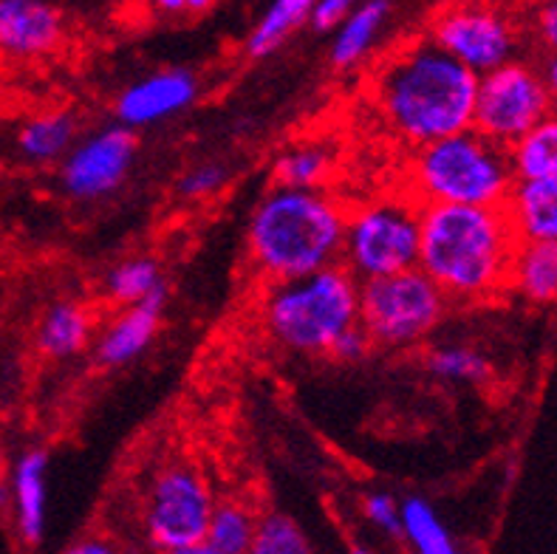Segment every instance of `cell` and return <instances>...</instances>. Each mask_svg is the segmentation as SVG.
Here are the masks:
<instances>
[{
	"label": "cell",
	"mask_w": 557,
	"mask_h": 554,
	"mask_svg": "<svg viewBox=\"0 0 557 554\" xmlns=\"http://www.w3.org/2000/svg\"><path fill=\"white\" fill-rule=\"evenodd\" d=\"M479 77L433 46L408 40L374 77V108L391 136L410 150L473 131Z\"/></svg>",
	"instance_id": "6da1fadb"
},
{
	"label": "cell",
	"mask_w": 557,
	"mask_h": 554,
	"mask_svg": "<svg viewBox=\"0 0 557 554\" xmlns=\"http://www.w3.org/2000/svg\"><path fill=\"white\" fill-rule=\"evenodd\" d=\"M516 249L504 207H422L419 269L450 303H490L509 292Z\"/></svg>",
	"instance_id": "7a4b0ae2"
},
{
	"label": "cell",
	"mask_w": 557,
	"mask_h": 554,
	"mask_svg": "<svg viewBox=\"0 0 557 554\" xmlns=\"http://www.w3.org/2000/svg\"><path fill=\"white\" fill-rule=\"evenodd\" d=\"M348 204L329 189L272 187L249 218V260L269 283L300 281L337 267Z\"/></svg>",
	"instance_id": "3957f363"
},
{
	"label": "cell",
	"mask_w": 557,
	"mask_h": 554,
	"mask_svg": "<svg viewBox=\"0 0 557 554\" xmlns=\"http://www.w3.org/2000/svg\"><path fill=\"white\" fill-rule=\"evenodd\" d=\"M403 178L419 207H504L516 187L509 153L479 131L410 150Z\"/></svg>",
	"instance_id": "277c9868"
},
{
	"label": "cell",
	"mask_w": 557,
	"mask_h": 554,
	"mask_svg": "<svg viewBox=\"0 0 557 554\" xmlns=\"http://www.w3.org/2000/svg\"><path fill=\"white\" fill-rule=\"evenodd\" d=\"M263 325L289 352L329 357L332 345L360 325V281L337 263L300 281L272 283L263 297Z\"/></svg>",
	"instance_id": "5b68a950"
},
{
	"label": "cell",
	"mask_w": 557,
	"mask_h": 554,
	"mask_svg": "<svg viewBox=\"0 0 557 554\" xmlns=\"http://www.w3.org/2000/svg\"><path fill=\"white\" fill-rule=\"evenodd\" d=\"M422 207L403 189L348 207L339 263L360 283L380 281L419 267Z\"/></svg>",
	"instance_id": "8992f818"
},
{
	"label": "cell",
	"mask_w": 557,
	"mask_h": 554,
	"mask_svg": "<svg viewBox=\"0 0 557 554\" xmlns=\"http://www.w3.org/2000/svg\"><path fill=\"white\" fill-rule=\"evenodd\" d=\"M450 300L422 269L360 283V325L371 345L410 348L445 320Z\"/></svg>",
	"instance_id": "52a82bcc"
},
{
	"label": "cell",
	"mask_w": 557,
	"mask_h": 554,
	"mask_svg": "<svg viewBox=\"0 0 557 554\" xmlns=\"http://www.w3.org/2000/svg\"><path fill=\"white\" fill-rule=\"evenodd\" d=\"M424 37L475 77L521 60L527 26L516 12L490 3H450L431 14Z\"/></svg>",
	"instance_id": "ba28073f"
},
{
	"label": "cell",
	"mask_w": 557,
	"mask_h": 554,
	"mask_svg": "<svg viewBox=\"0 0 557 554\" xmlns=\"http://www.w3.org/2000/svg\"><path fill=\"white\" fill-rule=\"evenodd\" d=\"M215 495L190 461H170L150 478L141 501V529L156 552L170 554L205 543Z\"/></svg>",
	"instance_id": "9c48e42d"
},
{
	"label": "cell",
	"mask_w": 557,
	"mask_h": 554,
	"mask_svg": "<svg viewBox=\"0 0 557 554\" xmlns=\"http://www.w3.org/2000/svg\"><path fill=\"white\" fill-rule=\"evenodd\" d=\"M552 111L555 102L546 88L544 71L527 60H512L479 77L473 131L509 150Z\"/></svg>",
	"instance_id": "30bf717a"
},
{
	"label": "cell",
	"mask_w": 557,
	"mask_h": 554,
	"mask_svg": "<svg viewBox=\"0 0 557 554\" xmlns=\"http://www.w3.org/2000/svg\"><path fill=\"white\" fill-rule=\"evenodd\" d=\"M136 159V136L122 125L77 139L71 153L60 162V184L74 201H99L113 196L127 182Z\"/></svg>",
	"instance_id": "8fae6325"
},
{
	"label": "cell",
	"mask_w": 557,
	"mask_h": 554,
	"mask_svg": "<svg viewBox=\"0 0 557 554\" xmlns=\"http://www.w3.org/2000/svg\"><path fill=\"white\" fill-rule=\"evenodd\" d=\"M201 83L190 69H159L148 77L136 79L113 102L116 122L127 131L150 127L187 111L198 99Z\"/></svg>",
	"instance_id": "7c38bea8"
},
{
	"label": "cell",
	"mask_w": 557,
	"mask_h": 554,
	"mask_svg": "<svg viewBox=\"0 0 557 554\" xmlns=\"http://www.w3.org/2000/svg\"><path fill=\"white\" fill-rule=\"evenodd\" d=\"M65 40V17L46 0H0V57L35 63Z\"/></svg>",
	"instance_id": "4fadbf2b"
},
{
	"label": "cell",
	"mask_w": 557,
	"mask_h": 554,
	"mask_svg": "<svg viewBox=\"0 0 557 554\" xmlns=\"http://www.w3.org/2000/svg\"><path fill=\"white\" fill-rule=\"evenodd\" d=\"M7 501L17 534L26 546H37L46 534L49 513V453L40 447L23 450L12 461L7 481Z\"/></svg>",
	"instance_id": "5bb4252c"
},
{
	"label": "cell",
	"mask_w": 557,
	"mask_h": 554,
	"mask_svg": "<svg viewBox=\"0 0 557 554\" xmlns=\"http://www.w3.org/2000/svg\"><path fill=\"white\" fill-rule=\"evenodd\" d=\"M164 300L168 292L150 297V300L122 309L111 323L102 329L97 340V362L106 368H120L134 362L136 357L148 352L153 343L159 323H162Z\"/></svg>",
	"instance_id": "9a60e30c"
},
{
	"label": "cell",
	"mask_w": 557,
	"mask_h": 554,
	"mask_svg": "<svg viewBox=\"0 0 557 554\" xmlns=\"http://www.w3.org/2000/svg\"><path fill=\"white\" fill-rule=\"evenodd\" d=\"M504 212L521 244H557V178L516 182Z\"/></svg>",
	"instance_id": "2e32d148"
},
{
	"label": "cell",
	"mask_w": 557,
	"mask_h": 554,
	"mask_svg": "<svg viewBox=\"0 0 557 554\" xmlns=\"http://www.w3.org/2000/svg\"><path fill=\"white\" fill-rule=\"evenodd\" d=\"M94 337V315L77 300H57L37 323V352L49 359H71L83 354Z\"/></svg>",
	"instance_id": "e0dca14e"
},
{
	"label": "cell",
	"mask_w": 557,
	"mask_h": 554,
	"mask_svg": "<svg viewBox=\"0 0 557 554\" xmlns=\"http://www.w3.org/2000/svg\"><path fill=\"white\" fill-rule=\"evenodd\" d=\"M77 145V120L69 111H42L17 131V150L32 164L63 162Z\"/></svg>",
	"instance_id": "ac0fdd59"
},
{
	"label": "cell",
	"mask_w": 557,
	"mask_h": 554,
	"mask_svg": "<svg viewBox=\"0 0 557 554\" xmlns=\"http://www.w3.org/2000/svg\"><path fill=\"white\" fill-rule=\"evenodd\" d=\"M509 292L535 306L557 300V244H521L509 267Z\"/></svg>",
	"instance_id": "d6986e66"
},
{
	"label": "cell",
	"mask_w": 557,
	"mask_h": 554,
	"mask_svg": "<svg viewBox=\"0 0 557 554\" xmlns=\"http://www.w3.org/2000/svg\"><path fill=\"white\" fill-rule=\"evenodd\" d=\"M388 14L391 7L385 0H374V3H362V7L351 9L346 23L334 32L332 63L343 71L360 65L368 57V51L374 49L376 37L382 35Z\"/></svg>",
	"instance_id": "ffe728a7"
},
{
	"label": "cell",
	"mask_w": 557,
	"mask_h": 554,
	"mask_svg": "<svg viewBox=\"0 0 557 554\" xmlns=\"http://www.w3.org/2000/svg\"><path fill=\"white\" fill-rule=\"evenodd\" d=\"M507 153L516 182L557 178V108L544 122H537L521 141H516Z\"/></svg>",
	"instance_id": "44dd1931"
},
{
	"label": "cell",
	"mask_w": 557,
	"mask_h": 554,
	"mask_svg": "<svg viewBox=\"0 0 557 554\" xmlns=\"http://www.w3.org/2000/svg\"><path fill=\"white\" fill-rule=\"evenodd\" d=\"M309 12L311 0H275V3H269L267 12L255 21L252 32H249L247 54L252 60L275 54L297 28L309 23Z\"/></svg>",
	"instance_id": "7402d4cb"
},
{
	"label": "cell",
	"mask_w": 557,
	"mask_h": 554,
	"mask_svg": "<svg viewBox=\"0 0 557 554\" xmlns=\"http://www.w3.org/2000/svg\"><path fill=\"white\" fill-rule=\"evenodd\" d=\"M258 524H261V515L255 513L247 501H219L212 509L205 543L219 554H249L255 534H258Z\"/></svg>",
	"instance_id": "603a6c76"
},
{
	"label": "cell",
	"mask_w": 557,
	"mask_h": 554,
	"mask_svg": "<svg viewBox=\"0 0 557 554\" xmlns=\"http://www.w3.org/2000/svg\"><path fill=\"white\" fill-rule=\"evenodd\" d=\"M332 150L314 145V141H304V145L283 150L272 173H275V187L325 189V182L332 178Z\"/></svg>",
	"instance_id": "cb8c5ba5"
},
{
	"label": "cell",
	"mask_w": 557,
	"mask_h": 554,
	"mask_svg": "<svg viewBox=\"0 0 557 554\" xmlns=\"http://www.w3.org/2000/svg\"><path fill=\"white\" fill-rule=\"evenodd\" d=\"M168 292L162 281V269L153 258H127L108 272L106 278V295L111 303L131 309L150 297Z\"/></svg>",
	"instance_id": "d4e9b609"
},
{
	"label": "cell",
	"mask_w": 557,
	"mask_h": 554,
	"mask_svg": "<svg viewBox=\"0 0 557 554\" xmlns=\"http://www.w3.org/2000/svg\"><path fill=\"white\" fill-rule=\"evenodd\" d=\"M403 538L417 554H461L445 520L431 506V501L410 495L403 501Z\"/></svg>",
	"instance_id": "484cf974"
},
{
	"label": "cell",
	"mask_w": 557,
	"mask_h": 554,
	"mask_svg": "<svg viewBox=\"0 0 557 554\" xmlns=\"http://www.w3.org/2000/svg\"><path fill=\"white\" fill-rule=\"evenodd\" d=\"M428 371L453 385H484L493 377V366L481 352L470 345H438L424 359Z\"/></svg>",
	"instance_id": "4316f807"
},
{
	"label": "cell",
	"mask_w": 557,
	"mask_h": 554,
	"mask_svg": "<svg viewBox=\"0 0 557 554\" xmlns=\"http://www.w3.org/2000/svg\"><path fill=\"white\" fill-rule=\"evenodd\" d=\"M249 554H314L306 532L297 527V520L283 513L261 515L258 534Z\"/></svg>",
	"instance_id": "83f0119b"
},
{
	"label": "cell",
	"mask_w": 557,
	"mask_h": 554,
	"mask_svg": "<svg viewBox=\"0 0 557 554\" xmlns=\"http://www.w3.org/2000/svg\"><path fill=\"white\" fill-rule=\"evenodd\" d=\"M226 184V168L219 162H201L193 164L190 170H184L182 178H178L176 189L182 198H190V201H198V198H210L215 196L221 187Z\"/></svg>",
	"instance_id": "f1b7e54d"
},
{
	"label": "cell",
	"mask_w": 557,
	"mask_h": 554,
	"mask_svg": "<svg viewBox=\"0 0 557 554\" xmlns=\"http://www.w3.org/2000/svg\"><path fill=\"white\" fill-rule=\"evenodd\" d=\"M362 515L385 534H403V504L388 492H368L362 498Z\"/></svg>",
	"instance_id": "f546056e"
},
{
	"label": "cell",
	"mask_w": 557,
	"mask_h": 554,
	"mask_svg": "<svg viewBox=\"0 0 557 554\" xmlns=\"http://www.w3.org/2000/svg\"><path fill=\"white\" fill-rule=\"evenodd\" d=\"M527 35L535 37V42L546 51V57H557V0L544 3L532 12L527 23Z\"/></svg>",
	"instance_id": "4dcf8cb0"
},
{
	"label": "cell",
	"mask_w": 557,
	"mask_h": 554,
	"mask_svg": "<svg viewBox=\"0 0 557 554\" xmlns=\"http://www.w3.org/2000/svg\"><path fill=\"white\" fill-rule=\"evenodd\" d=\"M348 14H351V3L346 0H318V3H311L309 26L314 32H337Z\"/></svg>",
	"instance_id": "1f68e13d"
},
{
	"label": "cell",
	"mask_w": 557,
	"mask_h": 554,
	"mask_svg": "<svg viewBox=\"0 0 557 554\" xmlns=\"http://www.w3.org/2000/svg\"><path fill=\"white\" fill-rule=\"evenodd\" d=\"M371 348H374V345H371L368 334L362 331V325H357V329L346 331V334H343V337L332 345L329 357H334L337 362H357V359L366 357Z\"/></svg>",
	"instance_id": "d6a6232c"
},
{
	"label": "cell",
	"mask_w": 557,
	"mask_h": 554,
	"mask_svg": "<svg viewBox=\"0 0 557 554\" xmlns=\"http://www.w3.org/2000/svg\"><path fill=\"white\" fill-rule=\"evenodd\" d=\"M60 554H122V549L106 534H85L79 541L69 543Z\"/></svg>",
	"instance_id": "836d02e7"
},
{
	"label": "cell",
	"mask_w": 557,
	"mask_h": 554,
	"mask_svg": "<svg viewBox=\"0 0 557 554\" xmlns=\"http://www.w3.org/2000/svg\"><path fill=\"white\" fill-rule=\"evenodd\" d=\"M541 71H544L546 88H549L552 102H555V108H557V57H546L544 65H541Z\"/></svg>",
	"instance_id": "e575fe53"
},
{
	"label": "cell",
	"mask_w": 557,
	"mask_h": 554,
	"mask_svg": "<svg viewBox=\"0 0 557 554\" xmlns=\"http://www.w3.org/2000/svg\"><path fill=\"white\" fill-rule=\"evenodd\" d=\"M170 554H219V552H215V549L207 546V543H198V546L178 549V552H170Z\"/></svg>",
	"instance_id": "d590c367"
},
{
	"label": "cell",
	"mask_w": 557,
	"mask_h": 554,
	"mask_svg": "<svg viewBox=\"0 0 557 554\" xmlns=\"http://www.w3.org/2000/svg\"><path fill=\"white\" fill-rule=\"evenodd\" d=\"M351 554H371V549H366V546H354V549H351Z\"/></svg>",
	"instance_id": "8d00e7d4"
}]
</instances>
